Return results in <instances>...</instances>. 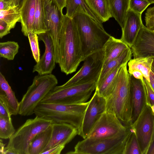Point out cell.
Wrapping results in <instances>:
<instances>
[{
  "instance_id": "46",
  "label": "cell",
  "mask_w": 154,
  "mask_h": 154,
  "mask_svg": "<svg viewBox=\"0 0 154 154\" xmlns=\"http://www.w3.org/2000/svg\"><path fill=\"white\" fill-rule=\"evenodd\" d=\"M152 111L153 113L154 114V105L150 106Z\"/></svg>"
},
{
  "instance_id": "6",
  "label": "cell",
  "mask_w": 154,
  "mask_h": 154,
  "mask_svg": "<svg viewBox=\"0 0 154 154\" xmlns=\"http://www.w3.org/2000/svg\"><path fill=\"white\" fill-rule=\"evenodd\" d=\"M57 84V79L52 73L36 75L20 102L18 114L28 116L34 114L38 105Z\"/></svg>"
},
{
  "instance_id": "11",
  "label": "cell",
  "mask_w": 154,
  "mask_h": 154,
  "mask_svg": "<svg viewBox=\"0 0 154 154\" xmlns=\"http://www.w3.org/2000/svg\"><path fill=\"white\" fill-rule=\"evenodd\" d=\"M134 128L142 154H147L154 140V114L146 104L137 120L131 125Z\"/></svg>"
},
{
  "instance_id": "34",
  "label": "cell",
  "mask_w": 154,
  "mask_h": 154,
  "mask_svg": "<svg viewBox=\"0 0 154 154\" xmlns=\"http://www.w3.org/2000/svg\"><path fill=\"white\" fill-rule=\"evenodd\" d=\"M150 5L147 0H130L129 9L142 14Z\"/></svg>"
},
{
  "instance_id": "8",
  "label": "cell",
  "mask_w": 154,
  "mask_h": 154,
  "mask_svg": "<svg viewBox=\"0 0 154 154\" xmlns=\"http://www.w3.org/2000/svg\"><path fill=\"white\" fill-rule=\"evenodd\" d=\"M97 82H89L67 86H56L41 102L66 104L87 102L95 90Z\"/></svg>"
},
{
  "instance_id": "7",
  "label": "cell",
  "mask_w": 154,
  "mask_h": 154,
  "mask_svg": "<svg viewBox=\"0 0 154 154\" xmlns=\"http://www.w3.org/2000/svg\"><path fill=\"white\" fill-rule=\"evenodd\" d=\"M52 123L51 121L38 116L27 119L9 139L4 151L10 150L14 154H29V146L33 139Z\"/></svg>"
},
{
  "instance_id": "5",
  "label": "cell",
  "mask_w": 154,
  "mask_h": 154,
  "mask_svg": "<svg viewBox=\"0 0 154 154\" xmlns=\"http://www.w3.org/2000/svg\"><path fill=\"white\" fill-rule=\"evenodd\" d=\"M132 132L130 126L127 132L106 138L87 137L79 141L73 151L68 154H124L126 143Z\"/></svg>"
},
{
  "instance_id": "39",
  "label": "cell",
  "mask_w": 154,
  "mask_h": 154,
  "mask_svg": "<svg viewBox=\"0 0 154 154\" xmlns=\"http://www.w3.org/2000/svg\"><path fill=\"white\" fill-rule=\"evenodd\" d=\"M65 146L58 145L43 152L42 154H60Z\"/></svg>"
},
{
  "instance_id": "26",
  "label": "cell",
  "mask_w": 154,
  "mask_h": 154,
  "mask_svg": "<svg viewBox=\"0 0 154 154\" xmlns=\"http://www.w3.org/2000/svg\"><path fill=\"white\" fill-rule=\"evenodd\" d=\"M153 61L152 57H139L131 59L128 63V72L130 74L133 71H138L143 74V77L150 82V74Z\"/></svg>"
},
{
  "instance_id": "41",
  "label": "cell",
  "mask_w": 154,
  "mask_h": 154,
  "mask_svg": "<svg viewBox=\"0 0 154 154\" xmlns=\"http://www.w3.org/2000/svg\"><path fill=\"white\" fill-rule=\"evenodd\" d=\"M59 9L62 11L63 9L66 7L67 0H54Z\"/></svg>"
},
{
  "instance_id": "36",
  "label": "cell",
  "mask_w": 154,
  "mask_h": 154,
  "mask_svg": "<svg viewBox=\"0 0 154 154\" xmlns=\"http://www.w3.org/2000/svg\"><path fill=\"white\" fill-rule=\"evenodd\" d=\"M146 26L149 29L154 31V6L147 9L145 13Z\"/></svg>"
},
{
  "instance_id": "1",
  "label": "cell",
  "mask_w": 154,
  "mask_h": 154,
  "mask_svg": "<svg viewBox=\"0 0 154 154\" xmlns=\"http://www.w3.org/2000/svg\"><path fill=\"white\" fill-rule=\"evenodd\" d=\"M58 64L62 72L68 75L75 72L84 60L82 44L72 18L64 15L59 43Z\"/></svg>"
},
{
  "instance_id": "47",
  "label": "cell",
  "mask_w": 154,
  "mask_h": 154,
  "mask_svg": "<svg viewBox=\"0 0 154 154\" xmlns=\"http://www.w3.org/2000/svg\"><path fill=\"white\" fill-rule=\"evenodd\" d=\"M150 75L152 77L154 80V73L152 71L150 72Z\"/></svg>"
},
{
  "instance_id": "24",
  "label": "cell",
  "mask_w": 154,
  "mask_h": 154,
  "mask_svg": "<svg viewBox=\"0 0 154 154\" xmlns=\"http://www.w3.org/2000/svg\"><path fill=\"white\" fill-rule=\"evenodd\" d=\"M52 130L51 124L47 128L37 134L30 142L29 154H41L48 143Z\"/></svg>"
},
{
  "instance_id": "22",
  "label": "cell",
  "mask_w": 154,
  "mask_h": 154,
  "mask_svg": "<svg viewBox=\"0 0 154 154\" xmlns=\"http://www.w3.org/2000/svg\"><path fill=\"white\" fill-rule=\"evenodd\" d=\"M132 52L128 47L118 57L108 62L102 69L97 85L101 82L109 74L116 68L122 67L131 59Z\"/></svg>"
},
{
  "instance_id": "23",
  "label": "cell",
  "mask_w": 154,
  "mask_h": 154,
  "mask_svg": "<svg viewBox=\"0 0 154 154\" xmlns=\"http://www.w3.org/2000/svg\"><path fill=\"white\" fill-rule=\"evenodd\" d=\"M112 16L122 28L129 9L130 0H108Z\"/></svg>"
},
{
  "instance_id": "40",
  "label": "cell",
  "mask_w": 154,
  "mask_h": 154,
  "mask_svg": "<svg viewBox=\"0 0 154 154\" xmlns=\"http://www.w3.org/2000/svg\"><path fill=\"white\" fill-rule=\"evenodd\" d=\"M13 7L9 1L0 0V11L7 10Z\"/></svg>"
},
{
  "instance_id": "33",
  "label": "cell",
  "mask_w": 154,
  "mask_h": 154,
  "mask_svg": "<svg viewBox=\"0 0 154 154\" xmlns=\"http://www.w3.org/2000/svg\"><path fill=\"white\" fill-rule=\"evenodd\" d=\"M27 37L33 56L36 62L37 63L40 59L38 35L33 32H29L28 33Z\"/></svg>"
},
{
  "instance_id": "27",
  "label": "cell",
  "mask_w": 154,
  "mask_h": 154,
  "mask_svg": "<svg viewBox=\"0 0 154 154\" xmlns=\"http://www.w3.org/2000/svg\"><path fill=\"white\" fill-rule=\"evenodd\" d=\"M121 67L115 69L101 82L97 85L96 90L97 91L100 96L106 99L111 95L112 92L116 84L118 72Z\"/></svg>"
},
{
  "instance_id": "35",
  "label": "cell",
  "mask_w": 154,
  "mask_h": 154,
  "mask_svg": "<svg viewBox=\"0 0 154 154\" xmlns=\"http://www.w3.org/2000/svg\"><path fill=\"white\" fill-rule=\"evenodd\" d=\"M11 116L5 95L0 90V117L9 118Z\"/></svg>"
},
{
  "instance_id": "37",
  "label": "cell",
  "mask_w": 154,
  "mask_h": 154,
  "mask_svg": "<svg viewBox=\"0 0 154 154\" xmlns=\"http://www.w3.org/2000/svg\"><path fill=\"white\" fill-rule=\"evenodd\" d=\"M143 80L146 87L147 97V105L150 106L154 105V90L150 82L143 77Z\"/></svg>"
},
{
  "instance_id": "18",
  "label": "cell",
  "mask_w": 154,
  "mask_h": 154,
  "mask_svg": "<svg viewBox=\"0 0 154 154\" xmlns=\"http://www.w3.org/2000/svg\"><path fill=\"white\" fill-rule=\"evenodd\" d=\"M143 25L141 14L129 9L120 39L131 48Z\"/></svg>"
},
{
  "instance_id": "38",
  "label": "cell",
  "mask_w": 154,
  "mask_h": 154,
  "mask_svg": "<svg viewBox=\"0 0 154 154\" xmlns=\"http://www.w3.org/2000/svg\"><path fill=\"white\" fill-rule=\"evenodd\" d=\"M11 29H12L11 27L6 22L0 20V38H1L10 33Z\"/></svg>"
},
{
  "instance_id": "14",
  "label": "cell",
  "mask_w": 154,
  "mask_h": 154,
  "mask_svg": "<svg viewBox=\"0 0 154 154\" xmlns=\"http://www.w3.org/2000/svg\"><path fill=\"white\" fill-rule=\"evenodd\" d=\"M38 36L39 40L42 41L44 44L45 51L39 61L34 66L32 72H36L41 75L51 74L56 63L53 41L47 32Z\"/></svg>"
},
{
  "instance_id": "30",
  "label": "cell",
  "mask_w": 154,
  "mask_h": 154,
  "mask_svg": "<svg viewBox=\"0 0 154 154\" xmlns=\"http://www.w3.org/2000/svg\"><path fill=\"white\" fill-rule=\"evenodd\" d=\"M19 48L18 43L14 41L1 42L0 56L8 60H13L18 52Z\"/></svg>"
},
{
  "instance_id": "3",
  "label": "cell",
  "mask_w": 154,
  "mask_h": 154,
  "mask_svg": "<svg viewBox=\"0 0 154 154\" xmlns=\"http://www.w3.org/2000/svg\"><path fill=\"white\" fill-rule=\"evenodd\" d=\"M72 19L80 37L84 60L91 54L103 49L111 35L101 23L85 12L80 6Z\"/></svg>"
},
{
  "instance_id": "48",
  "label": "cell",
  "mask_w": 154,
  "mask_h": 154,
  "mask_svg": "<svg viewBox=\"0 0 154 154\" xmlns=\"http://www.w3.org/2000/svg\"><path fill=\"white\" fill-rule=\"evenodd\" d=\"M147 0L150 3V4L154 3V0Z\"/></svg>"
},
{
  "instance_id": "15",
  "label": "cell",
  "mask_w": 154,
  "mask_h": 154,
  "mask_svg": "<svg viewBox=\"0 0 154 154\" xmlns=\"http://www.w3.org/2000/svg\"><path fill=\"white\" fill-rule=\"evenodd\" d=\"M131 48L134 58L154 57V31L143 25Z\"/></svg>"
},
{
  "instance_id": "42",
  "label": "cell",
  "mask_w": 154,
  "mask_h": 154,
  "mask_svg": "<svg viewBox=\"0 0 154 154\" xmlns=\"http://www.w3.org/2000/svg\"><path fill=\"white\" fill-rule=\"evenodd\" d=\"M130 74L133 75V76L136 79L143 80V74L140 71H134Z\"/></svg>"
},
{
  "instance_id": "19",
  "label": "cell",
  "mask_w": 154,
  "mask_h": 154,
  "mask_svg": "<svg viewBox=\"0 0 154 154\" xmlns=\"http://www.w3.org/2000/svg\"><path fill=\"white\" fill-rule=\"evenodd\" d=\"M36 0H23L20 8L21 31L27 36L29 32L33 31Z\"/></svg>"
},
{
  "instance_id": "44",
  "label": "cell",
  "mask_w": 154,
  "mask_h": 154,
  "mask_svg": "<svg viewBox=\"0 0 154 154\" xmlns=\"http://www.w3.org/2000/svg\"><path fill=\"white\" fill-rule=\"evenodd\" d=\"M147 154H154V140L149 147Z\"/></svg>"
},
{
  "instance_id": "28",
  "label": "cell",
  "mask_w": 154,
  "mask_h": 154,
  "mask_svg": "<svg viewBox=\"0 0 154 154\" xmlns=\"http://www.w3.org/2000/svg\"><path fill=\"white\" fill-rule=\"evenodd\" d=\"M45 0H36L33 32L39 35L47 30L45 23Z\"/></svg>"
},
{
  "instance_id": "16",
  "label": "cell",
  "mask_w": 154,
  "mask_h": 154,
  "mask_svg": "<svg viewBox=\"0 0 154 154\" xmlns=\"http://www.w3.org/2000/svg\"><path fill=\"white\" fill-rule=\"evenodd\" d=\"M129 84L133 107L132 125L137 120L145 107L147 97L143 80L136 79L129 74Z\"/></svg>"
},
{
  "instance_id": "29",
  "label": "cell",
  "mask_w": 154,
  "mask_h": 154,
  "mask_svg": "<svg viewBox=\"0 0 154 154\" xmlns=\"http://www.w3.org/2000/svg\"><path fill=\"white\" fill-rule=\"evenodd\" d=\"M20 19L19 6L13 7L6 10L0 11V20L6 22L12 29L15 27L17 22H20Z\"/></svg>"
},
{
  "instance_id": "45",
  "label": "cell",
  "mask_w": 154,
  "mask_h": 154,
  "mask_svg": "<svg viewBox=\"0 0 154 154\" xmlns=\"http://www.w3.org/2000/svg\"><path fill=\"white\" fill-rule=\"evenodd\" d=\"M152 57L153 59V61L151 66V71L154 73V57Z\"/></svg>"
},
{
  "instance_id": "12",
  "label": "cell",
  "mask_w": 154,
  "mask_h": 154,
  "mask_svg": "<svg viewBox=\"0 0 154 154\" xmlns=\"http://www.w3.org/2000/svg\"><path fill=\"white\" fill-rule=\"evenodd\" d=\"M130 126L124 125L115 115L106 111L87 137L99 138L115 136L128 132Z\"/></svg>"
},
{
  "instance_id": "31",
  "label": "cell",
  "mask_w": 154,
  "mask_h": 154,
  "mask_svg": "<svg viewBox=\"0 0 154 154\" xmlns=\"http://www.w3.org/2000/svg\"><path fill=\"white\" fill-rule=\"evenodd\" d=\"M11 118L0 117V138L9 139L15 132Z\"/></svg>"
},
{
  "instance_id": "21",
  "label": "cell",
  "mask_w": 154,
  "mask_h": 154,
  "mask_svg": "<svg viewBox=\"0 0 154 154\" xmlns=\"http://www.w3.org/2000/svg\"><path fill=\"white\" fill-rule=\"evenodd\" d=\"M99 21L102 23L112 17L108 0H84Z\"/></svg>"
},
{
  "instance_id": "43",
  "label": "cell",
  "mask_w": 154,
  "mask_h": 154,
  "mask_svg": "<svg viewBox=\"0 0 154 154\" xmlns=\"http://www.w3.org/2000/svg\"><path fill=\"white\" fill-rule=\"evenodd\" d=\"M10 2L13 7L19 6L20 0H6Z\"/></svg>"
},
{
  "instance_id": "32",
  "label": "cell",
  "mask_w": 154,
  "mask_h": 154,
  "mask_svg": "<svg viewBox=\"0 0 154 154\" xmlns=\"http://www.w3.org/2000/svg\"><path fill=\"white\" fill-rule=\"evenodd\" d=\"M131 126L132 132L126 143L124 154H142L134 129Z\"/></svg>"
},
{
  "instance_id": "4",
  "label": "cell",
  "mask_w": 154,
  "mask_h": 154,
  "mask_svg": "<svg viewBox=\"0 0 154 154\" xmlns=\"http://www.w3.org/2000/svg\"><path fill=\"white\" fill-rule=\"evenodd\" d=\"M89 101L75 104L40 102L34 114L53 123H65L80 129Z\"/></svg>"
},
{
  "instance_id": "13",
  "label": "cell",
  "mask_w": 154,
  "mask_h": 154,
  "mask_svg": "<svg viewBox=\"0 0 154 154\" xmlns=\"http://www.w3.org/2000/svg\"><path fill=\"white\" fill-rule=\"evenodd\" d=\"M106 100L95 92L85 110L81 126L78 135L84 139L88 136L102 114L106 111Z\"/></svg>"
},
{
  "instance_id": "20",
  "label": "cell",
  "mask_w": 154,
  "mask_h": 154,
  "mask_svg": "<svg viewBox=\"0 0 154 154\" xmlns=\"http://www.w3.org/2000/svg\"><path fill=\"white\" fill-rule=\"evenodd\" d=\"M128 47L121 39L111 36L103 47L104 57L103 68L109 61L118 57Z\"/></svg>"
},
{
  "instance_id": "25",
  "label": "cell",
  "mask_w": 154,
  "mask_h": 154,
  "mask_svg": "<svg viewBox=\"0 0 154 154\" xmlns=\"http://www.w3.org/2000/svg\"><path fill=\"white\" fill-rule=\"evenodd\" d=\"M0 90L4 92L11 115L18 114L20 102L5 76L0 72Z\"/></svg>"
},
{
  "instance_id": "9",
  "label": "cell",
  "mask_w": 154,
  "mask_h": 154,
  "mask_svg": "<svg viewBox=\"0 0 154 154\" xmlns=\"http://www.w3.org/2000/svg\"><path fill=\"white\" fill-rule=\"evenodd\" d=\"M104 57L103 49L95 52L87 56L79 70L62 85L94 81L97 82L102 71Z\"/></svg>"
},
{
  "instance_id": "17",
  "label": "cell",
  "mask_w": 154,
  "mask_h": 154,
  "mask_svg": "<svg viewBox=\"0 0 154 154\" xmlns=\"http://www.w3.org/2000/svg\"><path fill=\"white\" fill-rule=\"evenodd\" d=\"M49 141L43 150L45 151L58 145L65 146L78 134L77 129L72 125L65 123H53Z\"/></svg>"
},
{
  "instance_id": "10",
  "label": "cell",
  "mask_w": 154,
  "mask_h": 154,
  "mask_svg": "<svg viewBox=\"0 0 154 154\" xmlns=\"http://www.w3.org/2000/svg\"><path fill=\"white\" fill-rule=\"evenodd\" d=\"M45 7L47 32L53 41L56 62L58 64L59 39L64 15L54 0H45Z\"/></svg>"
},
{
  "instance_id": "2",
  "label": "cell",
  "mask_w": 154,
  "mask_h": 154,
  "mask_svg": "<svg viewBox=\"0 0 154 154\" xmlns=\"http://www.w3.org/2000/svg\"><path fill=\"white\" fill-rule=\"evenodd\" d=\"M127 64L119 69L112 92L106 99V111L115 115L124 125L130 126L132 124L133 107Z\"/></svg>"
}]
</instances>
